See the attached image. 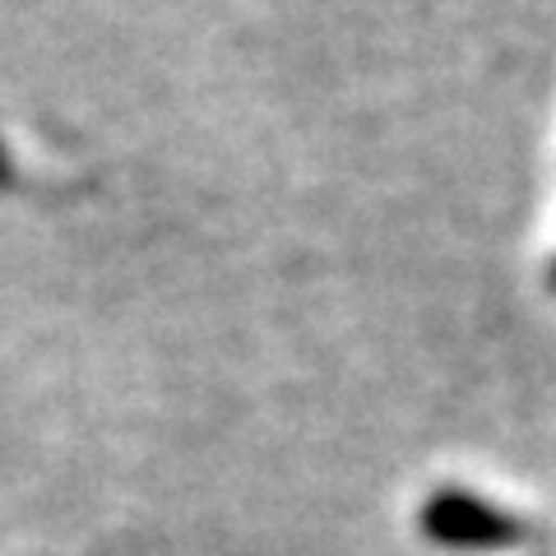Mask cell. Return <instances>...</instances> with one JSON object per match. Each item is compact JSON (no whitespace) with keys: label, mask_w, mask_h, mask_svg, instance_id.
<instances>
[{"label":"cell","mask_w":556,"mask_h":556,"mask_svg":"<svg viewBox=\"0 0 556 556\" xmlns=\"http://www.w3.org/2000/svg\"><path fill=\"white\" fill-rule=\"evenodd\" d=\"M422 529L431 543H450V547H510L525 538L519 519L506 510L486 506L482 496L468 492H437L422 510Z\"/></svg>","instance_id":"cell-1"},{"label":"cell","mask_w":556,"mask_h":556,"mask_svg":"<svg viewBox=\"0 0 556 556\" xmlns=\"http://www.w3.org/2000/svg\"><path fill=\"white\" fill-rule=\"evenodd\" d=\"M547 288L556 292V255H552V265H547Z\"/></svg>","instance_id":"cell-2"}]
</instances>
